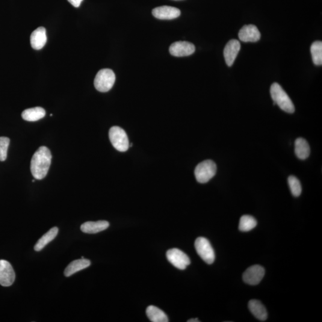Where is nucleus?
Segmentation results:
<instances>
[{"label": "nucleus", "mask_w": 322, "mask_h": 322, "mask_svg": "<svg viewBox=\"0 0 322 322\" xmlns=\"http://www.w3.org/2000/svg\"><path fill=\"white\" fill-rule=\"evenodd\" d=\"M52 154L46 146H41L35 152L31 161V171L36 180H42L47 176L51 165Z\"/></svg>", "instance_id": "obj_1"}, {"label": "nucleus", "mask_w": 322, "mask_h": 322, "mask_svg": "<svg viewBox=\"0 0 322 322\" xmlns=\"http://www.w3.org/2000/svg\"><path fill=\"white\" fill-rule=\"evenodd\" d=\"M270 94L274 103L277 105L283 111L289 114H293L295 112V107L290 97L278 84L273 83L270 87Z\"/></svg>", "instance_id": "obj_2"}, {"label": "nucleus", "mask_w": 322, "mask_h": 322, "mask_svg": "<svg viewBox=\"0 0 322 322\" xmlns=\"http://www.w3.org/2000/svg\"><path fill=\"white\" fill-rule=\"evenodd\" d=\"M115 73L110 69H103L97 73L94 79V87L100 92H108L113 87L115 82Z\"/></svg>", "instance_id": "obj_3"}, {"label": "nucleus", "mask_w": 322, "mask_h": 322, "mask_svg": "<svg viewBox=\"0 0 322 322\" xmlns=\"http://www.w3.org/2000/svg\"><path fill=\"white\" fill-rule=\"evenodd\" d=\"M109 139L115 149L121 152H126L129 147L128 136L123 129L115 126L109 132Z\"/></svg>", "instance_id": "obj_4"}, {"label": "nucleus", "mask_w": 322, "mask_h": 322, "mask_svg": "<svg viewBox=\"0 0 322 322\" xmlns=\"http://www.w3.org/2000/svg\"><path fill=\"white\" fill-rule=\"evenodd\" d=\"M217 172V165L212 160H206L197 165L194 176L197 182L206 183L214 177Z\"/></svg>", "instance_id": "obj_5"}, {"label": "nucleus", "mask_w": 322, "mask_h": 322, "mask_svg": "<svg viewBox=\"0 0 322 322\" xmlns=\"http://www.w3.org/2000/svg\"><path fill=\"white\" fill-rule=\"evenodd\" d=\"M194 247L197 254L206 263L211 264L215 260V253L210 242L207 239L199 237L194 242Z\"/></svg>", "instance_id": "obj_6"}, {"label": "nucleus", "mask_w": 322, "mask_h": 322, "mask_svg": "<svg viewBox=\"0 0 322 322\" xmlns=\"http://www.w3.org/2000/svg\"><path fill=\"white\" fill-rule=\"evenodd\" d=\"M168 260L174 267L180 270H185L191 264L189 257L182 251L173 248L168 250L167 253Z\"/></svg>", "instance_id": "obj_7"}, {"label": "nucleus", "mask_w": 322, "mask_h": 322, "mask_svg": "<svg viewBox=\"0 0 322 322\" xmlns=\"http://www.w3.org/2000/svg\"><path fill=\"white\" fill-rule=\"evenodd\" d=\"M265 270L259 265H254L248 268L243 274L244 281L250 285H257L263 279Z\"/></svg>", "instance_id": "obj_8"}, {"label": "nucleus", "mask_w": 322, "mask_h": 322, "mask_svg": "<svg viewBox=\"0 0 322 322\" xmlns=\"http://www.w3.org/2000/svg\"><path fill=\"white\" fill-rule=\"evenodd\" d=\"M15 273L9 262L1 259L0 260V285L2 286H10L15 280Z\"/></svg>", "instance_id": "obj_9"}, {"label": "nucleus", "mask_w": 322, "mask_h": 322, "mask_svg": "<svg viewBox=\"0 0 322 322\" xmlns=\"http://www.w3.org/2000/svg\"><path fill=\"white\" fill-rule=\"evenodd\" d=\"M169 50L171 55L176 57H185L193 54L195 51V47L187 41H177L171 44Z\"/></svg>", "instance_id": "obj_10"}, {"label": "nucleus", "mask_w": 322, "mask_h": 322, "mask_svg": "<svg viewBox=\"0 0 322 322\" xmlns=\"http://www.w3.org/2000/svg\"><path fill=\"white\" fill-rule=\"evenodd\" d=\"M239 38L245 43H255L260 39L261 34L255 25H245L239 32Z\"/></svg>", "instance_id": "obj_11"}, {"label": "nucleus", "mask_w": 322, "mask_h": 322, "mask_svg": "<svg viewBox=\"0 0 322 322\" xmlns=\"http://www.w3.org/2000/svg\"><path fill=\"white\" fill-rule=\"evenodd\" d=\"M181 11L179 8L171 7L164 6L158 7L154 8L152 11L153 16L161 20H171L178 17Z\"/></svg>", "instance_id": "obj_12"}, {"label": "nucleus", "mask_w": 322, "mask_h": 322, "mask_svg": "<svg viewBox=\"0 0 322 322\" xmlns=\"http://www.w3.org/2000/svg\"><path fill=\"white\" fill-rule=\"evenodd\" d=\"M240 49L241 43L239 41L232 40L227 43L224 49V57L227 65L231 66L234 63Z\"/></svg>", "instance_id": "obj_13"}, {"label": "nucleus", "mask_w": 322, "mask_h": 322, "mask_svg": "<svg viewBox=\"0 0 322 322\" xmlns=\"http://www.w3.org/2000/svg\"><path fill=\"white\" fill-rule=\"evenodd\" d=\"M47 35L46 29L39 27L32 32L31 35V45L35 50L42 49L47 43Z\"/></svg>", "instance_id": "obj_14"}, {"label": "nucleus", "mask_w": 322, "mask_h": 322, "mask_svg": "<svg viewBox=\"0 0 322 322\" xmlns=\"http://www.w3.org/2000/svg\"><path fill=\"white\" fill-rule=\"evenodd\" d=\"M109 223L107 221H88L82 224L81 230L82 232L88 234H95L107 229Z\"/></svg>", "instance_id": "obj_15"}, {"label": "nucleus", "mask_w": 322, "mask_h": 322, "mask_svg": "<svg viewBox=\"0 0 322 322\" xmlns=\"http://www.w3.org/2000/svg\"><path fill=\"white\" fill-rule=\"evenodd\" d=\"M248 308L255 317L260 321H265L267 318V312L263 304L257 300H251L248 303Z\"/></svg>", "instance_id": "obj_16"}, {"label": "nucleus", "mask_w": 322, "mask_h": 322, "mask_svg": "<svg viewBox=\"0 0 322 322\" xmlns=\"http://www.w3.org/2000/svg\"><path fill=\"white\" fill-rule=\"evenodd\" d=\"M91 262L87 259L81 258L73 261L67 265L64 271V275L69 277L79 271L85 269L90 266Z\"/></svg>", "instance_id": "obj_17"}, {"label": "nucleus", "mask_w": 322, "mask_h": 322, "mask_svg": "<svg viewBox=\"0 0 322 322\" xmlns=\"http://www.w3.org/2000/svg\"><path fill=\"white\" fill-rule=\"evenodd\" d=\"M295 153L297 157L304 160L309 157L310 153V146L303 138H298L295 142Z\"/></svg>", "instance_id": "obj_18"}, {"label": "nucleus", "mask_w": 322, "mask_h": 322, "mask_svg": "<svg viewBox=\"0 0 322 322\" xmlns=\"http://www.w3.org/2000/svg\"><path fill=\"white\" fill-rule=\"evenodd\" d=\"M46 115V111L43 108L35 107L26 109L22 113L23 120L34 122L42 119Z\"/></svg>", "instance_id": "obj_19"}, {"label": "nucleus", "mask_w": 322, "mask_h": 322, "mask_svg": "<svg viewBox=\"0 0 322 322\" xmlns=\"http://www.w3.org/2000/svg\"><path fill=\"white\" fill-rule=\"evenodd\" d=\"M146 315L152 322H168V318L165 313L155 306H150L146 309Z\"/></svg>", "instance_id": "obj_20"}, {"label": "nucleus", "mask_w": 322, "mask_h": 322, "mask_svg": "<svg viewBox=\"0 0 322 322\" xmlns=\"http://www.w3.org/2000/svg\"><path fill=\"white\" fill-rule=\"evenodd\" d=\"M59 229L58 227H53L50 229L48 232L44 234L39 240L38 241L37 244H35L34 250L35 251H40L42 250L47 244L52 241L53 239H55L56 236L58 235Z\"/></svg>", "instance_id": "obj_21"}, {"label": "nucleus", "mask_w": 322, "mask_h": 322, "mask_svg": "<svg viewBox=\"0 0 322 322\" xmlns=\"http://www.w3.org/2000/svg\"><path fill=\"white\" fill-rule=\"evenodd\" d=\"M257 224V221L255 218L249 215H245L241 217L239 221V229L241 232H249L255 228Z\"/></svg>", "instance_id": "obj_22"}, {"label": "nucleus", "mask_w": 322, "mask_h": 322, "mask_svg": "<svg viewBox=\"0 0 322 322\" xmlns=\"http://www.w3.org/2000/svg\"><path fill=\"white\" fill-rule=\"evenodd\" d=\"M311 53L313 63L316 65L321 66L322 64V42L315 41L311 46Z\"/></svg>", "instance_id": "obj_23"}, {"label": "nucleus", "mask_w": 322, "mask_h": 322, "mask_svg": "<svg viewBox=\"0 0 322 322\" xmlns=\"http://www.w3.org/2000/svg\"><path fill=\"white\" fill-rule=\"evenodd\" d=\"M289 188L293 196L298 197L301 194L302 188H301V183L296 177L291 176L288 177V179Z\"/></svg>", "instance_id": "obj_24"}, {"label": "nucleus", "mask_w": 322, "mask_h": 322, "mask_svg": "<svg viewBox=\"0 0 322 322\" xmlns=\"http://www.w3.org/2000/svg\"><path fill=\"white\" fill-rule=\"evenodd\" d=\"M10 144L8 137H0V161H4L7 157V150Z\"/></svg>", "instance_id": "obj_25"}, {"label": "nucleus", "mask_w": 322, "mask_h": 322, "mask_svg": "<svg viewBox=\"0 0 322 322\" xmlns=\"http://www.w3.org/2000/svg\"><path fill=\"white\" fill-rule=\"evenodd\" d=\"M73 7H79L83 0H67Z\"/></svg>", "instance_id": "obj_26"}, {"label": "nucleus", "mask_w": 322, "mask_h": 322, "mask_svg": "<svg viewBox=\"0 0 322 322\" xmlns=\"http://www.w3.org/2000/svg\"><path fill=\"white\" fill-rule=\"evenodd\" d=\"M200 321L197 319H192L190 320H189L188 322H199Z\"/></svg>", "instance_id": "obj_27"}]
</instances>
